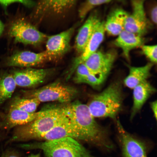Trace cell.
<instances>
[{
    "label": "cell",
    "instance_id": "cell-18",
    "mask_svg": "<svg viewBox=\"0 0 157 157\" xmlns=\"http://www.w3.org/2000/svg\"><path fill=\"white\" fill-rule=\"evenodd\" d=\"M99 19L97 13H92L78 30L76 37L75 48L79 54L83 51L96 23Z\"/></svg>",
    "mask_w": 157,
    "mask_h": 157
},
{
    "label": "cell",
    "instance_id": "cell-13",
    "mask_svg": "<svg viewBox=\"0 0 157 157\" xmlns=\"http://www.w3.org/2000/svg\"><path fill=\"white\" fill-rule=\"evenodd\" d=\"M104 22L99 19L96 23L83 51L74 60L72 67L73 71L78 65L97 51L104 39L105 32Z\"/></svg>",
    "mask_w": 157,
    "mask_h": 157
},
{
    "label": "cell",
    "instance_id": "cell-11",
    "mask_svg": "<svg viewBox=\"0 0 157 157\" xmlns=\"http://www.w3.org/2000/svg\"><path fill=\"white\" fill-rule=\"evenodd\" d=\"M49 72L48 69L28 67L15 69L11 74L17 86L32 88L43 82Z\"/></svg>",
    "mask_w": 157,
    "mask_h": 157
},
{
    "label": "cell",
    "instance_id": "cell-17",
    "mask_svg": "<svg viewBox=\"0 0 157 157\" xmlns=\"http://www.w3.org/2000/svg\"><path fill=\"white\" fill-rule=\"evenodd\" d=\"M114 42V44L121 48L128 60L130 51L136 48L141 47L144 42L142 37L123 30Z\"/></svg>",
    "mask_w": 157,
    "mask_h": 157
},
{
    "label": "cell",
    "instance_id": "cell-22",
    "mask_svg": "<svg viewBox=\"0 0 157 157\" xmlns=\"http://www.w3.org/2000/svg\"><path fill=\"white\" fill-rule=\"evenodd\" d=\"M75 69L76 73L74 80L76 83L87 84L95 88L100 86L104 82L100 78L91 73L83 63L78 65Z\"/></svg>",
    "mask_w": 157,
    "mask_h": 157
},
{
    "label": "cell",
    "instance_id": "cell-16",
    "mask_svg": "<svg viewBox=\"0 0 157 157\" xmlns=\"http://www.w3.org/2000/svg\"><path fill=\"white\" fill-rule=\"evenodd\" d=\"M133 89V102L130 116L131 119L140 110L148 98L156 91L155 88L147 80Z\"/></svg>",
    "mask_w": 157,
    "mask_h": 157
},
{
    "label": "cell",
    "instance_id": "cell-26",
    "mask_svg": "<svg viewBox=\"0 0 157 157\" xmlns=\"http://www.w3.org/2000/svg\"><path fill=\"white\" fill-rule=\"evenodd\" d=\"M157 45H143L142 51L145 56L152 62H157Z\"/></svg>",
    "mask_w": 157,
    "mask_h": 157
},
{
    "label": "cell",
    "instance_id": "cell-33",
    "mask_svg": "<svg viewBox=\"0 0 157 157\" xmlns=\"http://www.w3.org/2000/svg\"><path fill=\"white\" fill-rule=\"evenodd\" d=\"M1 124H0V127H1Z\"/></svg>",
    "mask_w": 157,
    "mask_h": 157
},
{
    "label": "cell",
    "instance_id": "cell-24",
    "mask_svg": "<svg viewBox=\"0 0 157 157\" xmlns=\"http://www.w3.org/2000/svg\"><path fill=\"white\" fill-rule=\"evenodd\" d=\"M40 103L38 100L34 98L16 97L12 100L10 108L33 113L36 112Z\"/></svg>",
    "mask_w": 157,
    "mask_h": 157
},
{
    "label": "cell",
    "instance_id": "cell-28",
    "mask_svg": "<svg viewBox=\"0 0 157 157\" xmlns=\"http://www.w3.org/2000/svg\"><path fill=\"white\" fill-rule=\"evenodd\" d=\"M157 6L154 7L151 10L150 12V17L152 21L155 24L157 23Z\"/></svg>",
    "mask_w": 157,
    "mask_h": 157
},
{
    "label": "cell",
    "instance_id": "cell-14",
    "mask_svg": "<svg viewBox=\"0 0 157 157\" xmlns=\"http://www.w3.org/2000/svg\"><path fill=\"white\" fill-rule=\"evenodd\" d=\"M76 3V0L40 1L35 6L33 17L37 19L46 15L60 14L72 8Z\"/></svg>",
    "mask_w": 157,
    "mask_h": 157
},
{
    "label": "cell",
    "instance_id": "cell-31",
    "mask_svg": "<svg viewBox=\"0 0 157 157\" xmlns=\"http://www.w3.org/2000/svg\"><path fill=\"white\" fill-rule=\"evenodd\" d=\"M4 28V25L3 23L0 19V36L3 33Z\"/></svg>",
    "mask_w": 157,
    "mask_h": 157
},
{
    "label": "cell",
    "instance_id": "cell-9",
    "mask_svg": "<svg viewBox=\"0 0 157 157\" xmlns=\"http://www.w3.org/2000/svg\"><path fill=\"white\" fill-rule=\"evenodd\" d=\"M132 13L129 14L125 20L124 29L140 36L147 32L148 22L144 8V1H131Z\"/></svg>",
    "mask_w": 157,
    "mask_h": 157
},
{
    "label": "cell",
    "instance_id": "cell-7",
    "mask_svg": "<svg viewBox=\"0 0 157 157\" xmlns=\"http://www.w3.org/2000/svg\"><path fill=\"white\" fill-rule=\"evenodd\" d=\"M78 24L58 34L47 36L45 51L48 60H59L70 51L71 39Z\"/></svg>",
    "mask_w": 157,
    "mask_h": 157
},
{
    "label": "cell",
    "instance_id": "cell-2",
    "mask_svg": "<svg viewBox=\"0 0 157 157\" xmlns=\"http://www.w3.org/2000/svg\"><path fill=\"white\" fill-rule=\"evenodd\" d=\"M40 111L39 115L35 119L17 127L10 140L13 142L39 140L66 117L61 106L47 107Z\"/></svg>",
    "mask_w": 157,
    "mask_h": 157
},
{
    "label": "cell",
    "instance_id": "cell-6",
    "mask_svg": "<svg viewBox=\"0 0 157 157\" xmlns=\"http://www.w3.org/2000/svg\"><path fill=\"white\" fill-rule=\"evenodd\" d=\"M8 34L16 42L35 46L40 44L46 40L47 36L22 17L17 19L11 23Z\"/></svg>",
    "mask_w": 157,
    "mask_h": 157
},
{
    "label": "cell",
    "instance_id": "cell-30",
    "mask_svg": "<svg viewBox=\"0 0 157 157\" xmlns=\"http://www.w3.org/2000/svg\"><path fill=\"white\" fill-rule=\"evenodd\" d=\"M2 157H19V156L16 154L10 152L4 154Z\"/></svg>",
    "mask_w": 157,
    "mask_h": 157
},
{
    "label": "cell",
    "instance_id": "cell-3",
    "mask_svg": "<svg viewBox=\"0 0 157 157\" xmlns=\"http://www.w3.org/2000/svg\"><path fill=\"white\" fill-rule=\"evenodd\" d=\"M123 100L121 84L116 81L101 92L92 96L87 105L94 117L115 119L122 110Z\"/></svg>",
    "mask_w": 157,
    "mask_h": 157
},
{
    "label": "cell",
    "instance_id": "cell-15",
    "mask_svg": "<svg viewBox=\"0 0 157 157\" xmlns=\"http://www.w3.org/2000/svg\"><path fill=\"white\" fill-rule=\"evenodd\" d=\"M66 137L81 140L78 131L66 116L62 121L44 135L40 139L47 141Z\"/></svg>",
    "mask_w": 157,
    "mask_h": 157
},
{
    "label": "cell",
    "instance_id": "cell-21",
    "mask_svg": "<svg viewBox=\"0 0 157 157\" xmlns=\"http://www.w3.org/2000/svg\"><path fill=\"white\" fill-rule=\"evenodd\" d=\"M153 63H149L145 65L136 67L127 65L129 73L124 80L125 85L129 88L133 89L147 79L150 75Z\"/></svg>",
    "mask_w": 157,
    "mask_h": 157
},
{
    "label": "cell",
    "instance_id": "cell-32",
    "mask_svg": "<svg viewBox=\"0 0 157 157\" xmlns=\"http://www.w3.org/2000/svg\"><path fill=\"white\" fill-rule=\"evenodd\" d=\"M27 157H41L40 154L39 153L34 154H31L28 155Z\"/></svg>",
    "mask_w": 157,
    "mask_h": 157
},
{
    "label": "cell",
    "instance_id": "cell-23",
    "mask_svg": "<svg viewBox=\"0 0 157 157\" xmlns=\"http://www.w3.org/2000/svg\"><path fill=\"white\" fill-rule=\"evenodd\" d=\"M16 86L10 73L0 74V106L11 97Z\"/></svg>",
    "mask_w": 157,
    "mask_h": 157
},
{
    "label": "cell",
    "instance_id": "cell-19",
    "mask_svg": "<svg viewBox=\"0 0 157 157\" xmlns=\"http://www.w3.org/2000/svg\"><path fill=\"white\" fill-rule=\"evenodd\" d=\"M40 113V111L30 113L10 108L5 116L3 123L8 129L24 125L35 119L38 116Z\"/></svg>",
    "mask_w": 157,
    "mask_h": 157
},
{
    "label": "cell",
    "instance_id": "cell-29",
    "mask_svg": "<svg viewBox=\"0 0 157 157\" xmlns=\"http://www.w3.org/2000/svg\"><path fill=\"white\" fill-rule=\"evenodd\" d=\"M150 106L153 112L155 119H157V102L156 100L153 101L150 103Z\"/></svg>",
    "mask_w": 157,
    "mask_h": 157
},
{
    "label": "cell",
    "instance_id": "cell-10",
    "mask_svg": "<svg viewBox=\"0 0 157 157\" xmlns=\"http://www.w3.org/2000/svg\"><path fill=\"white\" fill-rule=\"evenodd\" d=\"M116 126L123 157H147L145 144L126 131L119 120Z\"/></svg>",
    "mask_w": 157,
    "mask_h": 157
},
{
    "label": "cell",
    "instance_id": "cell-5",
    "mask_svg": "<svg viewBox=\"0 0 157 157\" xmlns=\"http://www.w3.org/2000/svg\"><path fill=\"white\" fill-rule=\"evenodd\" d=\"M77 93L76 89L59 81L25 92V98H35L41 102L57 101L65 104L71 102Z\"/></svg>",
    "mask_w": 157,
    "mask_h": 157
},
{
    "label": "cell",
    "instance_id": "cell-4",
    "mask_svg": "<svg viewBox=\"0 0 157 157\" xmlns=\"http://www.w3.org/2000/svg\"><path fill=\"white\" fill-rule=\"evenodd\" d=\"M19 147L26 150L40 149L46 157H97L92 155L77 140L70 137L21 144Z\"/></svg>",
    "mask_w": 157,
    "mask_h": 157
},
{
    "label": "cell",
    "instance_id": "cell-8",
    "mask_svg": "<svg viewBox=\"0 0 157 157\" xmlns=\"http://www.w3.org/2000/svg\"><path fill=\"white\" fill-rule=\"evenodd\" d=\"M116 56V51L113 50L106 52L97 51L81 63L93 74L104 81L111 69Z\"/></svg>",
    "mask_w": 157,
    "mask_h": 157
},
{
    "label": "cell",
    "instance_id": "cell-25",
    "mask_svg": "<svg viewBox=\"0 0 157 157\" xmlns=\"http://www.w3.org/2000/svg\"><path fill=\"white\" fill-rule=\"evenodd\" d=\"M110 0H88L83 2L78 10L79 17L83 20L88 13L95 7L111 2Z\"/></svg>",
    "mask_w": 157,
    "mask_h": 157
},
{
    "label": "cell",
    "instance_id": "cell-1",
    "mask_svg": "<svg viewBox=\"0 0 157 157\" xmlns=\"http://www.w3.org/2000/svg\"><path fill=\"white\" fill-rule=\"evenodd\" d=\"M61 106L63 113L78 131L81 140L105 150L114 148L108 130L97 123L87 105L76 101Z\"/></svg>",
    "mask_w": 157,
    "mask_h": 157
},
{
    "label": "cell",
    "instance_id": "cell-27",
    "mask_svg": "<svg viewBox=\"0 0 157 157\" xmlns=\"http://www.w3.org/2000/svg\"><path fill=\"white\" fill-rule=\"evenodd\" d=\"M16 3L22 4L27 7L31 8L35 7L36 2L33 1L27 0H0V4L3 7L5 10L9 5Z\"/></svg>",
    "mask_w": 157,
    "mask_h": 157
},
{
    "label": "cell",
    "instance_id": "cell-20",
    "mask_svg": "<svg viewBox=\"0 0 157 157\" xmlns=\"http://www.w3.org/2000/svg\"><path fill=\"white\" fill-rule=\"evenodd\" d=\"M129 14L124 9L116 8L108 15L104 22L105 31L114 36L118 35L124 30V25Z\"/></svg>",
    "mask_w": 157,
    "mask_h": 157
},
{
    "label": "cell",
    "instance_id": "cell-12",
    "mask_svg": "<svg viewBox=\"0 0 157 157\" xmlns=\"http://www.w3.org/2000/svg\"><path fill=\"white\" fill-rule=\"evenodd\" d=\"M48 60L45 51L35 53L30 51H17L6 59V65L8 67L25 68L40 65Z\"/></svg>",
    "mask_w": 157,
    "mask_h": 157
}]
</instances>
